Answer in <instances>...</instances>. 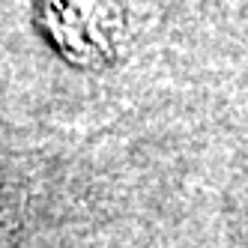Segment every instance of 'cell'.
<instances>
[{
	"instance_id": "6da1fadb",
	"label": "cell",
	"mask_w": 248,
	"mask_h": 248,
	"mask_svg": "<svg viewBox=\"0 0 248 248\" xmlns=\"http://www.w3.org/2000/svg\"><path fill=\"white\" fill-rule=\"evenodd\" d=\"M39 15L54 48L81 66L114 60L126 36L114 0H39Z\"/></svg>"
}]
</instances>
